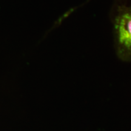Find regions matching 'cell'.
I'll return each instance as SVG.
<instances>
[{
    "instance_id": "cell-1",
    "label": "cell",
    "mask_w": 131,
    "mask_h": 131,
    "mask_svg": "<svg viewBox=\"0 0 131 131\" xmlns=\"http://www.w3.org/2000/svg\"><path fill=\"white\" fill-rule=\"evenodd\" d=\"M118 52L122 58L131 57V6L119 7L115 19Z\"/></svg>"
}]
</instances>
